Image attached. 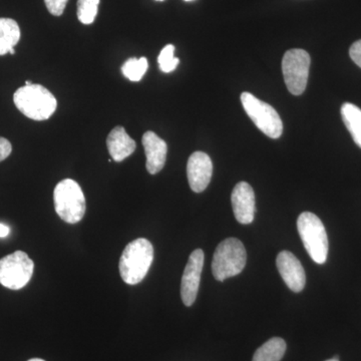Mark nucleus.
I'll return each mask as SVG.
<instances>
[{"label": "nucleus", "instance_id": "1", "mask_svg": "<svg viewBox=\"0 0 361 361\" xmlns=\"http://www.w3.org/2000/svg\"><path fill=\"white\" fill-rule=\"evenodd\" d=\"M154 261V247L149 240L135 239L126 246L121 256V277L129 285L139 284L148 274Z\"/></svg>", "mask_w": 361, "mask_h": 361}, {"label": "nucleus", "instance_id": "2", "mask_svg": "<svg viewBox=\"0 0 361 361\" xmlns=\"http://www.w3.org/2000/svg\"><path fill=\"white\" fill-rule=\"evenodd\" d=\"M16 108L33 121L49 120L58 106V102L49 90L40 85L21 87L13 94Z\"/></svg>", "mask_w": 361, "mask_h": 361}, {"label": "nucleus", "instance_id": "3", "mask_svg": "<svg viewBox=\"0 0 361 361\" xmlns=\"http://www.w3.org/2000/svg\"><path fill=\"white\" fill-rule=\"evenodd\" d=\"M54 201L56 214L68 224H77L84 218L87 209L85 195L75 180H61L54 188Z\"/></svg>", "mask_w": 361, "mask_h": 361}, {"label": "nucleus", "instance_id": "4", "mask_svg": "<svg viewBox=\"0 0 361 361\" xmlns=\"http://www.w3.org/2000/svg\"><path fill=\"white\" fill-rule=\"evenodd\" d=\"M247 253L245 247L240 240L228 238L221 242L212 261V272L218 281L236 276L245 268Z\"/></svg>", "mask_w": 361, "mask_h": 361}, {"label": "nucleus", "instance_id": "5", "mask_svg": "<svg viewBox=\"0 0 361 361\" xmlns=\"http://www.w3.org/2000/svg\"><path fill=\"white\" fill-rule=\"evenodd\" d=\"M300 238L311 259L317 264H324L329 255V237L322 220L310 212H304L297 220Z\"/></svg>", "mask_w": 361, "mask_h": 361}, {"label": "nucleus", "instance_id": "6", "mask_svg": "<svg viewBox=\"0 0 361 361\" xmlns=\"http://www.w3.org/2000/svg\"><path fill=\"white\" fill-rule=\"evenodd\" d=\"M241 102L247 115L263 134L278 139L283 133V123L275 109L260 101L250 92L241 94Z\"/></svg>", "mask_w": 361, "mask_h": 361}, {"label": "nucleus", "instance_id": "7", "mask_svg": "<svg viewBox=\"0 0 361 361\" xmlns=\"http://www.w3.org/2000/svg\"><path fill=\"white\" fill-rule=\"evenodd\" d=\"M35 263L23 251L0 259V284L11 290H20L32 279Z\"/></svg>", "mask_w": 361, "mask_h": 361}, {"label": "nucleus", "instance_id": "8", "mask_svg": "<svg viewBox=\"0 0 361 361\" xmlns=\"http://www.w3.org/2000/svg\"><path fill=\"white\" fill-rule=\"evenodd\" d=\"M310 61V54L304 49H293L284 54L282 71L285 84L294 96H300L306 90Z\"/></svg>", "mask_w": 361, "mask_h": 361}, {"label": "nucleus", "instance_id": "9", "mask_svg": "<svg viewBox=\"0 0 361 361\" xmlns=\"http://www.w3.org/2000/svg\"><path fill=\"white\" fill-rule=\"evenodd\" d=\"M203 266L204 252L197 249L190 255L180 282V297L186 306H192L196 301Z\"/></svg>", "mask_w": 361, "mask_h": 361}, {"label": "nucleus", "instance_id": "10", "mask_svg": "<svg viewBox=\"0 0 361 361\" xmlns=\"http://www.w3.org/2000/svg\"><path fill=\"white\" fill-rule=\"evenodd\" d=\"M213 164L210 157L203 152H195L187 164V176L190 188L195 193H201L210 184Z\"/></svg>", "mask_w": 361, "mask_h": 361}, {"label": "nucleus", "instance_id": "11", "mask_svg": "<svg viewBox=\"0 0 361 361\" xmlns=\"http://www.w3.org/2000/svg\"><path fill=\"white\" fill-rule=\"evenodd\" d=\"M276 265L285 283L293 292H301L306 284L305 271L300 261L289 251L278 254Z\"/></svg>", "mask_w": 361, "mask_h": 361}, {"label": "nucleus", "instance_id": "12", "mask_svg": "<svg viewBox=\"0 0 361 361\" xmlns=\"http://www.w3.org/2000/svg\"><path fill=\"white\" fill-rule=\"evenodd\" d=\"M233 212L241 224H251L255 217V194L248 183L240 182L231 195Z\"/></svg>", "mask_w": 361, "mask_h": 361}, {"label": "nucleus", "instance_id": "13", "mask_svg": "<svg viewBox=\"0 0 361 361\" xmlns=\"http://www.w3.org/2000/svg\"><path fill=\"white\" fill-rule=\"evenodd\" d=\"M142 142L147 157V170L151 175L158 174L167 160V144L154 132L145 133Z\"/></svg>", "mask_w": 361, "mask_h": 361}, {"label": "nucleus", "instance_id": "14", "mask_svg": "<svg viewBox=\"0 0 361 361\" xmlns=\"http://www.w3.org/2000/svg\"><path fill=\"white\" fill-rule=\"evenodd\" d=\"M109 153L115 161H123L134 153L137 144L123 127H116L106 139Z\"/></svg>", "mask_w": 361, "mask_h": 361}, {"label": "nucleus", "instance_id": "15", "mask_svg": "<svg viewBox=\"0 0 361 361\" xmlns=\"http://www.w3.org/2000/svg\"><path fill=\"white\" fill-rule=\"evenodd\" d=\"M20 39V28L11 18H0V56L16 54L14 47Z\"/></svg>", "mask_w": 361, "mask_h": 361}, {"label": "nucleus", "instance_id": "16", "mask_svg": "<svg viewBox=\"0 0 361 361\" xmlns=\"http://www.w3.org/2000/svg\"><path fill=\"white\" fill-rule=\"evenodd\" d=\"M343 123L353 137V141L361 148V110L355 104L345 103L341 106Z\"/></svg>", "mask_w": 361, "mask_h": 361}, {"label": "nucleus", "instance_id": "17", "mask_svg": "<svg viewBox=\"0 0 361 361\" xmlns=\"http://www.w3.org/2000/svg\"><path fill=\"white\" fill-rule=\"evenodd\" d=\"M286 342L280 337H273L256 350L252 361H280L286 351Z\"/></svg>", "mask_w": 361, "mask_h": 361}, {"label": "nucleus", "instance_id": "18", "mask_svg": "<svg viewBox=\"0 0 361 361\" xmlns=\"http://www.w3.org/2000/svg\"><path fill=\"white\" fill-rule=\"evenodd\" d=\"M148 59L146 58L128 59L122 66V73L130 82H140L148 71Z\"/></svg>", "mask_w": 361, "mask_h": 361}, {"label": "nucleus", "instance_id": "19", "mask_svg": "<svg viewBox=\"0 0 361 361\" xmlns=\"http://www.w3.org/2000/svg\"><path fill=\"white\" fill-rule=\"evenodd\" d=\"M99 0H78V18L84 25H92L96 20Z\"/></svg>", "mask_w": 361, "mask_h": 361}, {"label": "nucleus", "instance_id": "20", "mask_svg": "<svg viewBox=\"0 0 361 361\" xmlns=\"http://www.w3.org/2000/svg\"><path fill=\"white\" fill-rule=\"evenodd\" d=\"M175 47L173 44H168L161 49L160 56L158 58L159 66L163 73H172L179 66L180 59L175 58Z\"/></svg>", "mask_w": 361, "mask_h": 361}, {"label": "nucleus", "instance_id": "21", "mask_svg": "<svg viewBox=\"0 0 361 361\" xmlns=\"http://www.w3.org/2000/svg\"><path fill=\"white\" fill-rule=\"evenodd\" d=\"M68 0H44L47 11L54 16H61L65 11Z\"/></svg>", "mask_w": 361, "mask_h": 361}, {"label": "nucleus", "instance_id": "22", "mask_svg": "<svg viewBox=\"0 0 361 361\" xmlns=\"http://www.w3.org/2000/svg\"><path fill=\"white\" fill-rule=\"evenodd\" d=\"M349 56L356 65L361 68V39L351 45L350 49H349Z\"/></svg>", "mask_w": 361, "mask_h": 361}, {"label": "nucleus", "instance_id": "23", "mask_svg": "<svg viewBox=\"0 0 361 361\" xmlns=\"http://www.w3.org/2000/svg\"><path fill=\"white\" fill-rule=\"evenodd\" d=\"M13 151L11 142L6 140V137H0V161L6 160L7 157H9Z\"/></svg>", "mask_w": 361, "mask_h": 361}, {"label": "nucleus", "instance_id": "24", "mask_svg": "<svg viewBox=\"0 0 361 361\" xmlns=\"http://www.w3.org/2000/svg\"><path fill=\"white\" fill-rule=\"evenodd\" d=\"M9 232H11V228L0 223V238H6V236H8Z\"/></svg>", "mask_w": 361, "mask_h": 361}, {"label": "nucleus", "instance_id": "25", "mask_svg": "<svg viewBox=\"0 0 361 361\" xmlns=\"http://www.w3.org/2000/svg\"><path fill=\"white\" fill-rule=\"evenodd\" d=\"M27 361H45L44 360H40V358H32V360H30Z\"/></svg>", "mask_w": 361, "mask_h": 361}, {"label": "nucleus", "instance_id": "26", "mask_svg": "<svg viewBox=\"0 0 361 361\" xmlns=\"http://www.w3.org/2000/svg\"><path fill=\"white\" fill-rule=\"evenodd\" d=\"M326 361H339L338 356H336V357L332 358V360H326Z\"/></svg>", "mask_w": 361, "mask_h": 361}, {"label": "nucleus", "instance_id": "27", "mask_svg": "<svg viewBox=\"0 0 361 361\" xmlns=\"http://www.w3.org/2000/svg\"><path fill=\"white\" fill-rule=\"evenodd\" d=\"M32 85V82H30V80H26L25 85Z\"/></svg>", "mask_w": 361, "mask_h": 361}, {"label": "nucleus", "instance_id": "28", "mask_svg": "<svg viewBox=\"0 0 361 361\" xmlns=\"http://www.w3.org/2000/svg\"><path fill=\"white\" fill-rule=\"evenodd\" d=\"M185 1H193V0H185Z\"/></svg>", "mask_w": 361, "mask_h": 361}, {"label": "nucleus", "instance_id": "29", "mask_svg": "<svg viewBox=\"0 0 361 361\" xmlns=\"http://www.w3.org/2000/svg\"><path fill=\"white\" fill-rule=\"evenodd\" d=\"M157 1H164V0H157Z\"/></svg>", "mask_w": 361, "mask_h": 361}]
</instances>
